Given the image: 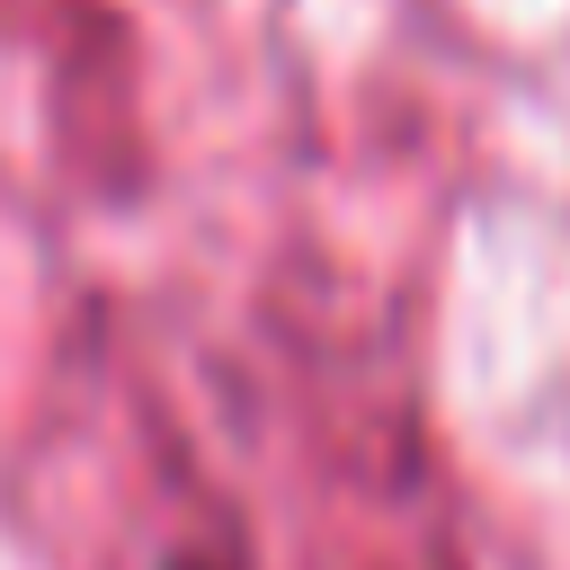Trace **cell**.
Here are the masks:
<instances>
[{
    "label": "cell",
    "instance_id": "6da1fadb",
    "mask_svg": "<svg viewBox=\"0 0 570 570\" xmlns=\"http://www.w3.org/2000/svg\"><path fill=\"white\" fill-rule=\"evenodd\" d=\"M169 570H214V561H169Z\"/></svg>",
    "mask_w": 570,
    "mask_h": 570
}]
</instances>
